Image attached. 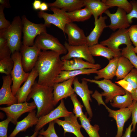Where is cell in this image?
Wrapping results in <instances>:
<instances>
[{"label": "cell", "instance_id": "obj_1", "mask_svg": "<svg viewBox=\"0 0 137 137\" xmlns=\"http://www.w3.org/2000/svg\"><path fill=\"white\" fill-rule=\"evenodd\" d=\"M60 55L52 50L41 51L34 67L38 74V84L53 87L55 80L62 71L63 62Z\"/></svg>", "mask_w": 137, "mask_h": 137}, {"label": "cell", "instance_id": "obj_2", "mask_svg": "<svg viewBox=\"0 0 137 137\" xmlns=\"http://www.w3.org/2000/svg\"><path fill=\"white\" fill-rule=\"evenodd\" d=\"M53 87L42 85L35 81L28 96L27 101L33 99L37 108L39 118L50 113L55 106L54 100Z\"/></svg>", "mask_w": 137, "mask_h": 137}, {"label": "cell", "instance_id": "obj_3", "mask_svg": "<svg viewBox=\"0 0 137 137\" xmlns=\"http://www.w3.org/2000/svg\"><path fill=\"white\" fill-rule=\"evenodd\" d=\"M23 25L19 16L15 17L10 25L3 30L12 53L20 51L22 44L21 42Z\"/></svg>", "mask_w": 137, "mask_h": 137}, {"label": "cell", "instance_id": "obj_4", "mask_svg": "<svg viewBox=\"0 0 137 137\" xmlns=\"http://www.w3.org/2000/svg\"><path fill=\"white\" fill-rule=\"evenodd\" d=\"M11 57L14 63L10 74L12 81L11 89L13 94L15 96L21 85L27 79L29 73L26 72L24 69L22 63V56L20 51L12 53Z\"/></svg>", "mask_w": 137, "mask_h": 137}, {"label": "cell", "instance_id": "obj_5", "mask_svg": "<svg viewBox=\"0 0 137 137\" xmlns=\"http://www.w3.org/2000/svg\"><path fill=\"white\" fill-rule=\"evenodd\" d=\"M23 34V45L32 46L36 38L42 33L47 32L46 27L44 24H36L29 21L26 16L22 17Z\"/></svg>", "mask_w": 137, "mask_h": 137}, {"label": "cell", "instance_id": "obj_6", "mask_svg": "<svg viewBox=\"0 0 137 137\" xmlns=\"http://www.w3.org/2000/svg\"><path fill=\"white\" fill-rule=\"evenodd\" d=\"M50 9L53 12V14L40 11L38 13V16L44 19V24L46 27H49L51 24H53L62 30L64 34V29L65 25L72 22L66 14V12L54 7H50Z\"/></svg>", "mask_w": 137, "mask_h": 137}, {"label": "cell", "instance_id": "obj_7", "mask_svg": "<svg viewBox=\"0 0 137 137\" xmlns=\"http://www.w3.org/2000/svg\"><path fill=\"white\" fill-rule=\"evenodd\" d=\"M34 45L41 50H50L57 52L60 55L66 54L67 51L64 45L58 39L47 32L38 35L35 41Z\"/></svg>", "mask_w": 137, "mask_h": 137}, {"label": "cell", "instance_id": "obj_8", "mask_svg": "<svg viewBox=\"0 0 137 137\" xmlns=\"http://www.w3.org/2000/svg\"><path fill=\"white\" fill-rule=\"evenodd\" d=\"M82 79L88 82L94 83L104 91L101 93L102 96H105V103L112 101L113 98L118 95H123L126 93L125 90L120 86L113 83L110 80L104 79L101 80H97L82 78Z\"/></svg>", "mask_w": 137, "mask_h": 137}, {"label": "cell", "instance_id": "obj_9", "mask_svg": "<svg viewBox=\"0 0 137 137\" xmlns=\"http://www.w3.org/2000/svg\"><path fill=\"white\" fill-rule=\"evenodd\" d=\"M37 108L34 102L28 103L26 101L23 103L14 104L7 107H1V110L5 113L7 118L14 125L16 124L18 118L22 114L30 112Z\"/></svg>", "mask_w": 137, "mask_h": 137}, {"label": "cell", "instance_id": "obj_10", "mask_svg": "<svg viewBox=\"0 0 137 137\" xmlns=\"http://www.w3.org/2000/svg\"><path fill=\"white\" fill-rule=\"evenodd\" d=\"M64 45L67 52L61 58L62 61L70 60L72 58H79L83 59L90 63L95 64V60L89 52V46L88 44L74 46L70 45L65 42Z\"/></svg>", "mask_w": 137, "mask_h": 137}, {"label": "cell", "instance_id": "obj_11", "mask_svg": "<svg viewBox=\"0 0 137 137\" xmlns=\"http://www.w3.org/2000/svg\"><path fill=\"white\" fill-rule=\"evenodd\" d=\"M128 31V29H118L112 33L108 38L101 41L100 43L114 50L121 51L122 49L119 48L121 45L124 44L127 46L132 44Z\"/></svg>", "mask_w": 137, "mask_h": 137}, {"label": "cell", "instance_id": "obj_12", "mask_svg": "<svg viewBox=\"0 0 137 137\" xmlns=\"http://www.w3.org/2000/svg\"><path fill=\"white\" fill-rule=\"evenodd\" d=\"M20 52L24 71L26 72L31 71L35 67L41 50L35 45L30 46L22 44Z\"/></svg>", "mask_w": 137, "mask_h": 137}, {"label": "cell", "instance_id": "obj_13", "mask_svg": "<svg viewBox=\"0 0 137 137\" xmlns=\"http://www.w3.org/2000/svg\"><path fill=\"white\" fill-rule=\"evenodd\" d=\"M82 82H80L78 78L75 77L73 82V89L75 93L81 98L85 108L87 112L90 119L93 116V113L90 104L92 101L91 94L93 91L89 90L87 84L88 81L81 79Z\"/></svg>", "mask_w": 137, "mask_h": 137}, {"label": "cell", "instance_id": "obj_14", "mask_svg": "<svg viewBox=\"0 0 137 137\" xmlns=\"http://www.w3.org/2000/svg\"><path fill=\"white\" fill-rule=\"evenodd\" d=\"M73 112L66 109L64 100L62 99L59 105L48 114L39 118L38 124L36 125L35 131H39L46 125L58 118L68 116Z\"/></svg>", "mask_w": 137, "mask_h": 137}, {"label": "cell", "instance_id": "obj_15", "mask_svg": "<svg viewBox=\"0 0 137 137\" xmlns=\"http://www.w3.org/2000/svg\"><path fill=\"white\" fill-rule=\"evenodd\" d=\"M64 32L67 35L68 43L69 45L79 46L88 44L87 37L83 30L72 22L65 25Z\"/></svg>", "mask_w": 137, "mask_h": 137}, {"label": "cell", "instance_id": "obj_16", "mask_svg": "<svg viewBox=\"0 0 137 137\" xmlns=\"http://www.w3.org/2000/svg\"><path fill=\"white\" fill-rule=\"evenodd\" d=\"M103 105L109 113V116L113 118L116 121L117 132L115 137H122L124 124L131 115V111L129 107L114 110L109 108L105 103Z\"/></svg>", "mask_w": 137, "mask_h": 137}, {"label": "cell", "instance_id": "obj_17", "mask_svg": "<svg viewBox=\"0 0 137 137\" xmlns=\"http://www.w3.org/2000/svg\"><path fill=\"white\" fill-rule=\"evenodd\" d=\"M110 18L111 23L108 27L113 31L116 29H126L130 26L127 19L126 12L123 9L117 8L116 12L111 13L108 10L104 12Z\"/></svg>", "mask_w": 137, "mask_h": 137}, {"label": "cell", "instance_id": "obj_18", "mask_svg": "<svg viewBox=\"0 0 137 137\" xmlns=\"http://www.w3.org/2000/svg\"><path fill=\"white\" fill-rule=\"evenodd\" d=\"M75 77L71 78L61 82L54 84L53 86V94L54 103L55 106L60 100L64 98L70 97L75 93L72 85Z\"/></svg>", "mask_w": 137, "mask_h": 137}, {"label": "cell", "instance_id": "obj_19", "mask_svg": "<svg viewBox=\"0 0 137 137\" xmlns=\"http://www.w3.org/2000/svg\"><path fill=\"white\" fill-rule=\"evenodd\" d=\"M3 83L0 90V105L9 106L18 103L17 98L13 94L11 85L12 81L10 75L3 76Z\"/></svg>", "mask_w": 137, "mask_h": 137}, {"label": "cell", "instance_id": "obj_20", "mask_svg": "<svg viewBox=\"0 0 137 137\" xmlns=\"http://www.w3.org/2000/svg\"><path fill=\"white\" fill-rule=\"evenodd\" d=\"M77 118L73 113L70 115L64 117V120L58 119L53 121L63 127L64 134L67 132H69L73 134L76 137H84L80 131L81 125L79 123Z\"/></svg>", "mask_w": 137, "mask_h": 137}, {"label": "cell", "instance_id": "obj_21", "mask_svg": "<svg viewBox=\"0 0 137 137\" xmlns=\"http://www.w3.org/2000/svg\"><path fill=\"white\" fill-rule=\"evenodd\" d=\"M38 76V72L34 67L29 73L28 78L24 84L20 87L16 92L15 96L17 99L18 103L27 101V97Z\"/></svg>", "mask_w": 137, "mask_h": 137}, {"label": "cell", "instance_id": "obj_22", "mask_svg": "<svg viewBox=\"0 0 137 137\" xmlns=\"http://www.w3.org/2000/svg\"><path fill=\"white\" fill-rule=\"evenodd\" d=\"M36 111L29 112L27 116L21 121L17 122L14 130L8 137H15L20 132H25L27 129L38 123L39 118L37 116Z\"/></svg>", "mask_w": 137, "mask_h": 137}, {"label": "cell", "instance_id": "obj_23", "mask_svg": "<svg viewBox=\"0 0 137 137\" xmlns=\"http://www.w3.org/2000/svg\"><path fill=\"white\" fill-rule=\"evenodd\" d=\"M62 71L82 70L85 69H99L101 65L98 64H93L83 60L82 59L74 58L73 60L63 61Z\"/></svg>", "mask_w": 137, "mask_h": 137}, {"label": "cell", "instance_id": "obj_24", "mask_svg": "<svg viewBox=\"0 0 137 137\" xmlns=\"http://www.w3.org/2000/svg\"><path fill=\"white\" fill-rule=\"evenodd\" d=\"M107 17L100 16L94 22L95 27L89 35L87 37V43L89 47L98 43V40L105 28L108 27L106 24L105 20Z\"/></svg>", "mask_w": 137, "mask_h": 137}, {"label": "cell", "instance_id": "obj_25", "mask_svg": "<svg viewBox=\"0 0 137 137\" xmlns=\"http://www.w3.org/2000/svg\"><path fill=\"white\" fill-rule=\"evenodd\" d=\"M89 52L93 56H101L105 57L109 61L121 55V51H116L98 43L89 47Z\"/></svg>", "mask_w": 137, "mask_h": 137}, {"label": "cell", "instance_id": "obj_26", "mask_svg": "<svg viewBox=\"0 0 137 137\" xmlns=\"http://www.w3.org/2000/svg\"><path fill=\"white\" fill-rule=\"evenodd\" d=\"M48 7H54L70 12L84 7V0H56L47 3Z\"/></svg>", "mask_w": 137, "mask_h": 137}, {"label": "cell", "instance_id": "obj_27", "mask_svg": "<svg viewBox=\"0 0 137 137\" xmlns=\"http://www.w3.org/2000/svg\"><path fill=\"white\" fill-rule=\"evenodd\" d=\"M119 57L111 59L105 67L97 70L96 73L97 75L95 76L94 79L98 80L102 78L110 80L112 79L116 76Z\"/></svg>", "mask_w": 137, "mask_h": 137}, {"label": "cell", "instance_id": "obj_28", "mask_svg": "<svg viewBox=\"0 0 137 137\" xmlns=\"http://www.w3.org/2000/svg\"><path fill=\"white\" fill-rule=\"evenodd\" d=\"M84 7L91 12L94 18V22L98 17L110 8L101 1L99 0H84Z\"/></svg>", "mask_w": 137, "mask_h": 137}, {"label": "cell", "instance_id": "obj_29", "mask_svg": "<svg viewBox=\"0 0 137 137\" xmlns=\"http://www.w3.org/2000/svg\"><path fill=\"white\" fill-rule=\"evenodd\" d=\"M99 69L89 68L82 70L62 71L54 81V83L62 82L80 75H89L96 73Z\"/></svg>", "mask_w": 137, "mask_h": 137}, {"label": "cell", "instance_id": "obj_30", "mask_svg": "<svg viewBox=\"0 0 137 137\" xmlns=\"http://www.w3.org/2000/svg\"><path fill=\"white\" fill-rule=\"evenodd\" d=\"M134 67L126 58L121 56L118 58L115 76L117 80L124 79Z\"/></svg>", "mask_w": 137, "mask_h": 137}, {"label": "cell", "instance_id": "obj_31", "mask_svg": "<svg viewBox=\"0 0 137 137\" xmlns=\"http://www.w3.org/2000/svg\"><path fill=\"white\" fill-rule=\"evenodd\" d=\"M125 90L126 93L125 95H117L113 98L110 102L112 107L122 109L128 108L132 105L133 100L131 93Z\"/></svg>", "mask_w": 137, "mask_h": 137}, {"label": "cell", "instance_id": "obj_32", "mask_svg": "<svg viewBox=\"0 0 137 137\" xmlns=\"http://www.w3.org/2000/svg\"><path fill=\"white\" fill-rule=\"evenodd\" d=\"M66 14L72 22H83L90 19L92 14L90 10L85 7L70 12Z\"/></svg>", "mask_w": 137, "mask_h": 137}, {"label": "cell", "instance_id": "obj_33", "mask_svg": "<svg viewBox=\"0 0 137 137\" xmlns=\"http://www.w3.org/2000/svg\"><path fill=\"white\" fill-rule=\"evenodd\" d=\"M90 119L87 118L86 114L79 118L82 127L84 129L89 137H100L98 133L99 126L97 124L94 126L91 125L90 123Z\"/></svg>", "mask_w": 137, "mask_h": 137}, {"label": "cell", "instance_id": "obj_34", "mask_svg": "<svg viewBox=\"0 0 137 137\" xmlns=\"http://www.w3.org/2000/svg\"><path fill=\"white\" fill-rule=\"evenodd\" d=\"M101 1L109 8L117 7L118 8L124 9L127 14L130 12L132 9L131 4L127 0H102Z\"/></svg>", "mask_w": 137, "mask_h": 137}, {"label": "cell", "instance_id": "obj_35", "mask_svg": "<svg viewBox=\"0 0 137 137\" xmlns=\"http://www.w3.org/2000/svg\"><path fill=\"white\" fill-rule=\"evenodd\" d=\"M12 54L3 30H0V60L11 56Z\"/></svg>", "mask_w": 137, "mask_h": 137}, {"label": "cell", "instance_id": "obj_36", "mask_svg": "<svg viewBox=\"0 0 137 137\" xmlns=\"http://www.w3.org/2000/svg\"><path fill=\"white\" fill-rule=\"evenodd\" d=\"M132 44L127 46L122 49L121 55L127 58L134 67L137 69V56L132 49Z\"/></svg>", "mask_w": 137, "mask_h": 137}, {"label": "cell", "instance_id": "obj_37", "mask_svg": "<svg viewBox=\"0 0 137 137\" xmlns=\"http://www.w3.org/2000/svg\"><path fill=\"white\" fill-rule=\"evenodd\" d=\"M14 65L11 56L0 60V73L6 75H10Z\"/></svg>", "mask_w": 137, "mask_h": 137}, {"label": "cell", "instance_id": "obj_38", "mask_svg": "<svg viewBox=\"0 0 137 137\" xmlns=\"http://www.w3.org/2000/svg\"><path fill=\"white\" fill-rule=\"evenodd\" d=\"M70 97L74 107L73 113L77 118H80L84 115L82 110L83 107L78 99L76 94H73Z\"/></svg>", "mask_w": 137, "mask_h": 137}, {"label": "cell", "instance_id": "obj_39", "mask_svg": "<svg viewBox=\"0 0 137 137\" xmlns=\"http://www.w3.org/2000/svg\"><path fill=\"white\" fill-rule=\"evenodd\" d=\"M53 121L49 123L47 128L45 130L43 129L41 130L39 132L40 135L46 137H58L55 130Z\"/></svg>", "mask_w": 137, "mask_h": 137}, {"label": "cell", "instance_id": "obj_40", "mask_svg": "<svg viewBox=\"0 0 137 137\" xmlns=\"http://www.w3.org/2000/svg\"><path fill=\"white\" fill-rule=\"evenodd\" d=\"M132 85L133 89L137 88V69L133 68L124 78Z\"/></svg>", "mask_w": 137, "mask_h": 137}, {"label": "cell", "instance_id": "obj_41", "mask_svg": "<svg viewBox=\"0 0 137 137\" xmlns=\"http://www.w3.org/2000/svg\"><path fill=\"white\" fill-rule=\"evenodd\" d=\"M129 107L131 113L132 121L131 123L132 126V131L134 132L137 123V102L133 100L132 105Z\"/></svg>", "mask_w": 137, "mask_h": 137}, {"label": "cell", "instance_id": "obj_42", "mask_svg": "<svg viewBox=\"0 0 137 137\" xmlns=\"http://www.w3.org/2000/svg\"><path fill=\"white\" fill-rule=\"evenodd\" d=\"M128 34L131 42L137 46V25H133L128 29Z\"/></svg>", "mask_w": 137, "mask_h": 137}, {"label": "cell", "instance_id": "obj_43", "mask_svg": "<svg viewBox=\"0 0 137 137\" xmlns=\"http://www.w3.org/2000/svg\"><path fill=\"white\" fill-rule=\"evenodd\" d=\"M4 8L0 5V30L7 28L11 24L9 21L5 17L4 12Z\"/></svg>", "mask_w": 137, "mask_h": 137}, {"label": "cell", "instance_id": "obj_44", "mask_svg": "<svg viewBox=\"0 0 137 137\" xmlns=\"http://www.w3.org/2000/svg\"><path fill=\"white\" fill-rule=\"evenodd\" d=\"M130 2L132 6V9L130 12L127 14V16L128 21L131 24L132 22L133 18L137 19V1L132 0Z\"/></svg>", "mask_w": 137, "mask_h": 137}, {"label": "cell", "instance_id": "obj_45", "mask_svg": "<svg viewBox=\"0 0 137 137\" xmlns=\"http://www.w3.org/2000/svg\"><path fill=\"white\" fill-rule=\"evenodd\" d=\"M11 122L10 119H6L0 122V137H8L7 133L8 125Z\"/></svg>", "mask_w": 137, "mask_h": 137}, {"label": "cell", "instance_id": "obj_46", "mask_svg": "<svg viewBox=\"0 0 137 137\" xmlns=\"http://www.w3.org/2000/svg\"><path fill=\"white\" fill-rule=\"evenodd\" d=\"M115 82L125 90L131 93L133 90L131 84L129 82L124 79L115 81Z\"/></svg>", "mask_w": 137, "mask_h": 137}, {"label": "cell", "instance_id": "obj_47", "mask_svg": "<svg viewBox=\"0 0 137 137\" xmlns=\"http://www.w3.org/2000/svg\"><path fill=\"white\" fill-rule=\"evenodd\" d=\"M102 96L101 93H100L97 91H95L94 93L92 95L93 97L97 101L98 105L103 104L105 102L103 101L102 98Z\"/></svg>", "mask_w": 137, "mask_h": 137}, {"label": "cell", "instance_id": "obj_48", "mask_svg": "<svg viewBox=\"0 0 137 137\" xmlns=\"http://www.w3.org/2000/svg\"><path fill=\"white\" fill-rule=\"evenodd\" d=\"M132 124L131 123L126 129L125 133L122 137H131V135L132 131Z\"/></svg>", "mask_w": 137, "mask_h": 137}, {"label": "cell", "instance_id": "obj_49", "mask_svg": "<svg viewBox=\"0 0 137 137\" xmlns=\"http://www.w3.org/2000/svg\"><path fill=\"white\" fill-rule=\"evenodd\" d=\"M41 3L40 0H35L32 4L33 9L35 10H40Z\"/></svg>", "mask_w": 137, "mask_h": 137}, {"label": "cell", "instance_id": "obj_50", "mask_svg": "<svg viewBox=\"0 0 137 137\" xmlns=\"http://www.w3.org/2000/svg\"><path fill=\"white\" fill-rule=\"evenodd\" d=\"M0 4L4 8H9L11 7L9 0H0Z\"/></svg>", "mask_w": 137, "mask_h": 137}, {"label": "cell", "instance_id": "obj_51", "mask_svg": "<svg viewBox=\"0 0 137 137\" xmlns=\"http://www.w3.org/2000/svg\"><path fill=\"white\" fill-rule=\"evenodd\" d=\"M48 7L47 3L44 2H42L40 10V11H44L48 10Z\"/></svg>", "mask_w": 137, "mask_h": 137}, {"label": "cell", "instance_id": "obj_52", "mask_svg": "<svg viewBox=\"0 0 137 137\" xmlns=\"http://www.w3.org/2000/svg\"><path fill=\"white\" fill-rule=\"evenodd\" d=\"M131 94L133 100H135L137 102V88L133 89Z\"/></svg>", "mask_w": 137, "mask_h": 137}, {"label": "cell", "instance_id": "obj_53", "mask_svg": "<svg viewBox=\"0 0 137 137\" xmlns=\"http://www.w3.org/2000/svg\"><path fill=\"white\" fill-rule=\"evenodd\" d=\"M39 132V131H35L30 136H26L25 137H35L37 135Z\"/></svg>", "mask_w": 137, "mask_h": 137}, {"label": "cell", "instance_id": "obj_54", "mask_svg": "<svg viewBox=\"0 0 137 137\" xmlns=\"http://www.w3.org/2000/svg\"><path fill=\"white\" fill-rule=\"evenodd\" d=\"M132 49L134 52L136 54H137V46L135 47H133Z\"/></svg>", "mask_w": 137, "mask_h": 137}, {"label": "cell", "instance_id": "obj_55", "mask_svg": "<svg viewBox=\"0 0 137 137\" xmlns=\"http://www.w3.org/2000/svg\"><path fill=\"white\" fill-rule=\"evenodd\" d=\"M35 137H46L43 135H38V136H36Z\"/></svg>", "mask_w": 137, "mask_h": 137}]
</instances>
